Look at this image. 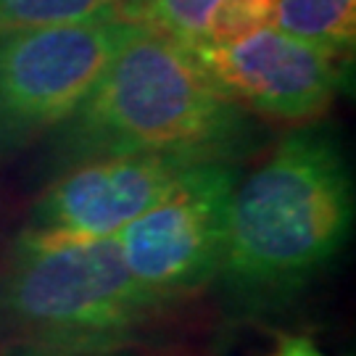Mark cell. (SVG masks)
Wrapping results in <instances>:
<instances>
[{
    "mask_svg": "<svg viewBox=\"0 0 356 356\" xmlns=\"http://www.w3.org/2000/svg\"><path fill=\"white\" fill-rule=\"evenodd\" d=\"M272 356H327L306 335H282Z\"/></svg>",
    "mask_w": 356,
    "mask_h": 356,
    "instance_id": "12",
    "label": "cell"
},
{
    "mask_svg": "<svg viewBox=\"0 0 356 356\" xmlns=\"http://www.w3.org/2000/svg\"><path fill=\"white\" fill-rule=\"evenodd\" d=\"M195 161L161 153H92L66 161L26 216V232L103 241L143 216Z\"/></svg>",
    "mask_w": 356,
    "mask_h": 356,
    "instance_id": "7",
    "label": "cell"
},
{
    "mask_svg": "<svg viewBox=\"0 0 356 356\" xmlns=\"http://www.w3.org/2000/svg\"><path fill=\"white\" fill-rule=\"evenodd\" d=\"M248 132V114L191 48L129 22L98 85L61 127V145L66 161L92 153H161L235 164Z\"/></svg>",
    "mask_w": 356,
    "mask_h": 356,
    "instance_id": "2",
    "label": "cell"
},
{
    "mask_svg": "<svg viewBox=\"0 0 356 356\" xmlns=\"http://www.w3.org/2000/svg\"><path fill=\"white\" fill-rule=\"evenodd\" d=\"M161 312L132 280L114 238L22 229L0 267V330L16 346L116 354L138 343Z\"/></svg>",
    "mask_w": 356,
    "mask_h": 356,
    "instance_id": "3",
    "label": "cell"
},
{
    "mask_svg": "<svg viewBox=\"0 0 356 356\" xmlns=\"http://www.w3.org/2000/svg\"><path fill=\"white\" fill-rule=\"evenodd\" d=\"M222 0H122L119 16L195 48L209 40Z\"/></svg>",
    "mask_w": 356,
    "mask_h": 356,
    "instance_id": "9",
    "label": "cell"
},
{
    "mask_svg": "<svg viewBox=\"0 0 356 356\" xmlns=\"http://www.w3.org/2000/svg\"><path fill=\"white\" fill-rule=\"evenodd\" d=\"M351 222L341 143L325 127L301 124L235 182L216 280L243 304L282 301L341 254Z\"/></svg>",
    "mask_w": 356,
    "mask_h": 356,
    "instance_id": "1",
    "label": "cell"
},
{
    "mask_svg": "<svg viewBox=\"0 0 356 356\" xmlns=\"http://www.w3.org/2000/svg\"><path fill=\"white\" fill-rule=\"evenodd\" d=\"M122 0H0V32L119 16Z\"/></svg>",
    "mask_w": 356,
    "mask_h": 356,
    "instance_id": "10",
    "label": "cell"
},
{
    "mask_svg": "<svg viewBox=\"0 0 356 356\" xmlns=\"http://www.w3.org/2000/svg\"><path fill=\"white\" fill-rule=\"evenodd\" d=\"M191 51L245 114L298 127L325 114L343 82V56L275 26L227 42H201Z\"/></svg>",
    "mask_w": 356,
    "mask_h": 356,
    "instance_id": "6",
    "label": "cell"
},
{
    "mask_svg": "<svg viewBox=\"0 0 356 356\" xmlns=\"http://www.w3.org/2000/svg\"><path fill=\"white\" fill-rule=\"evenodd\" d=\"M275 0H222L211 22V32L206 42H227L243 38L254 29L269 26Z\"/></svg>",
    "mask_w": 356,
    "mask_h": 356,
    "instance_id": "11",
    "label": "cell"
},
{
    "mask_svg": "<svg viewBox=\"0 0 356 356\" xmlns=\"http://www.w3.org/2000/svg\"><path fill=\"white\" fill-rule=\"evenodd\" d=\"M127 29L122 16H103L0 32V153L64 127L98 85Z\"/></svg>",
    "mask_w": 356,
    "mask_h": 356,
    "instance_id": "4",
    "label": "cell"
},
{
    "mask_svg": "<svg viewBox=\"0 0 356 356\" xmlns=\"http://www.w3.org/2000/svg\"><path fill=\"white\" fill-rule=\"evenodd\" d=\"M269 26L343 56L354 48L356 0H275Z\"/></svg>",
    "mask_w": 356,
    "mask_h": 356,
    "instance_id": "8",
    "label": "cell"
},
{
    "mask_svg": "<svg viewBox=\"0 0 356 356\" xmlns=\"http://www.w3.org/2000/svg\"><path fill=\"white\" fill-rule=\"evenodd\" d=\"M238 177L229 161L193 164L114 238L132 280L161 309L201 293L219 277L229 195Z\"/></svg>",
    "mask_w": 356,
    "mask_h": 356,
    "instance_id": "5",
    "label": "cell"
},
{
    "mask_svg": "<svg viewBox=\"0 0 356 356\" xmlns=\"http://www.w3.org/2000/svg\"><path fill=\"white\" fill-rule=\"evenodd\" d=\"M8 356H132L127 351L116 354H72V351H53V348H35V346H13Z\"/></svg>",
    "mask_w": 356,
    "mask_h": 356,
    "instance_id": "13",
    "label": "cell"
}]
</instances>
